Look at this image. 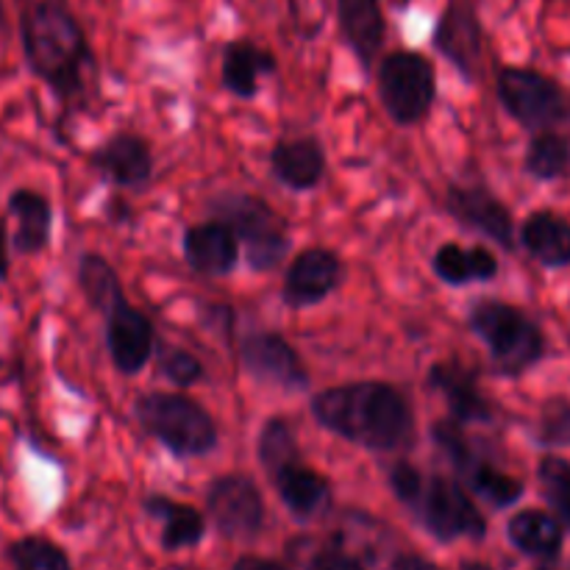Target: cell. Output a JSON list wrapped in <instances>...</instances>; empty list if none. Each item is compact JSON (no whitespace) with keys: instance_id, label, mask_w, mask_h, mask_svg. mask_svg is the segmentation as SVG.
Segmentation results:
<instances>
[{"instance_id":"32","label":"cell","mask_w":570,"mask_h":570,"mask_svg":"<svg viewBox=\"0 0 570 570\" xmlns=\"http://www.w3.org/2000/svg\"><path fill=\"white\" fill-rule=\"evenodd\" d=\"M11 562L17 570H70L65 551L45 538H26L11 546Z\"/></svg>"},{"instance_id":"42","label":"cell","mask_w":570,"mask_h":570,"mask_svg":"<svg viewBox=\"0 0 570 570\" xmlns=\"http://www.w3.org/2000/svg\"><path fill=\"white\" fill-rule=\"evenodd\" d=\"M0 20H3V0H0Z\"/></svg>"},{"instance_id":"27","label":"cell","mask_w":570,"mask_h":570,"mask_svg":"<svg viewBox=\"0 0 570 570\" xmlns=\"http://www.w3.org/2000/svg\"><path fill=\"white\" fill-rule=\"evenodd\" d=\"M510 540L529 557H540V560H551L560 554L562 549V527L557 518L540 510H523L507 527Z\"/></svg>"},{"instance_id":"40","label":"cell","mask_w":570,"mask_h":570,"mask_svg":"<svg viewBox=\"0 0 570 570\" xmlns=\"http://www.w3.org/2000/svg\"><path fill=\"white\" fill-rule=\"evenodd\" d=\"M460 570H493V568L484 566V562H462Z\"/></svg>"},{"instance_id":"4","label":"cell","mask_w":570,"mask_h":570,"mask_svg":"<svg viewBox=\"0 0 570 570\" xmlns=\"http://www.w3.org/2000/svg\"><path fill=\"white\" fill-rule=\"evenodd\" d=\"M134 417L170 454L189 460L217 449V423L198 401L181 393H145L134 401Z\"/></svg>"},{"instance_id":"18","label":"cell","mask_w":570,"mask_h":570,"mask_svg":"<svg viewBox=\"0 0 570 570\" xmlns=\"http://www.w3.org/2000/svg\"><path fill=\"white\" fill-rule=\"evenodd\" d=\"M184 259L200 276H228L239 265V243L223 220L195 223L184 232Z\"/></svg>"},{"instance_id":"39","label":"cell","mask_w":570,"mask_h":570,"mask_svg":"<svg viewBox=\"0 0 570 570\" xmlns=\"http://www.w3.org/2000/svg\"><path fill=\"white\" fill-rule=\"evenodd\" d=\"M234 570H284V568L271 560H254V557H248V560H239Z\"/></svg>"},{"instance_id":"23","label":"cell","mask_w":570,"mask_h":570,"mask_svg":"<svg viewBox=\"0 0 570 570\" xmlns=\"http://www.w3.org/2000/svg\"><path fill=\"white\" fill-rule=\"evenodd\" d=\"M273 484H276L278 499L284 501L289 512L295 518H312L328 504L332 499V484L323 473H317L315 468L304 465V460H295L289 465L278 468L273 473Z\"/></svg>"},{"instance_id":"35","label":"cell","mask_w":570,"mask_h":570,"mask_svg":"<svg viewBox=\"0 0 570 570\" xmlns=\"http://www.w3.org/2000/svg\"><path fill=\"white\" fill-rule=\"evenodd\" d=\"M423 482H426V476H423L415 465H410V462L401 460L390 468V488H393L395 499H399L401 504H406V507L415 504Z\"/></svg>"},{"instance_id":"16","label":"cell","mask_w":570,"mask_h":570,"mask_svg":"<svg viewBox=\"0 0 570 570\" xmlns=\"http://www.w3.org/2000/svg\"><path fill=\"white\" fill-rule=\"evenodd\" d=\"M89 165L115 187L139 189L154 176V150L139 134L117 131L89 154Z\"/></svg>"},{"instance_id":"8","label":"cell","mask_w":570,"mask_h":570,"mask_svg":"<svg viewBox=\"0 0 570 570\" xmlns=\"http://www.w3.org/2000/svg\"><path fill=\"white\" fill-rule=\"evenodd\" d=\"M432 438L434 443H438V449L449 456L451 465L456 468V473L465 479L468 488H471L479 499H484L488 504L499 507L501 510V507L515 504L523 495L521 479L510 476V473H504L501 468H495L493 462L482 460V456L476 454V449L471 445V440L465 438L460 423H454L451 417L449 421L432 423Z\"/></svg>"},{"instance_id":"26","label":"cell","mask_w":570,"mask_h":570,"mask_svg":"<svg viewBox=\"0 0 570 570\" xmlns=\"http://www.w3.org/2000/svg\"><path fill=\"white\" fill-rule=\"evenodd\" d=\"M148 515L161 521V546L167 551L189 549V546L200 543L206 532V521L195 507L178 504V501L165 499V495H150L145 501Z\"/></svg>"},{"instance_id":"30","label":"cell","mask_w":570,"mask_h":570,"mask_svg":"<svg viewBox=\"0 0 570 570\" xmlns=\"http://www.w3.org/2000/svg\"><path fill=\"white\" fill-rule=\"evenodd\" d=\"M256 454H259L262 468L267 471V476L278 471V468L289 465V462L301 460L298 438H295V429L287 417L273 415L267 417L265 426L259 429V440H256Z\"/></svg>"},{"instance_id":"11","label":"cell","mask_w":570,"mask_h":570,"mask_svg":"<svg viewBox=\"0 0 570 570\" xmlns=\"http://www.w3.org/2000/svg\"><path fill=\"white\" fill-rule=\"evenodd\" d=\"M206 507H209V515L217 529L234 540L254 538L265 523V499L254 479L243 476V473L217 476L206 493Z\"/></svg>"},{"instance_id":"41","label":"cell","mask_w":570,"mask_h":570,"mask_svg":"<svg viewBox=\"0 0 570 570\" xmlns=\"http://www.w3.org/2000/svg\"><path fill=\"white\" fill-rule=\"evenodd\" d=\"M390 3H393V6H399V9H404V6L410 3V0H390Z\"/></svg>"},{"instance_id":"1","label":"cell","mask_w":570,"mask_h":570,"mask_svg":"<svg viewBox=\"0 0 570 570\" xmlns=\"http://www.w3.org/2000/svg\"><path fill=\"white\" fill-rule=\"evenodd\" d=\"M309 410L317 426L376 454L410 451L417 440L410 399L387 382H348L321 390L312 395Z\"/></svg>"},{"instance_id":"37","label":"cell","mask_w":570,"mask_h":570,"mask_svg":"<svg viewBox=\"0 0 570 570\" xmlns=\"http://www.w3.org/2000/svg\"><path fill=\"white\" fill-rule=\"evenodd\" d=\"M393 570H440V568H434L432 562L423 560V557H415V554H401L399 560L393 562Z\"/></svg>"},{"instance_id":"3","label":"cell","mask_w":570,"mask_h":570,"mask_svg":"<svg viewBox=\"0 0 570 570\" xmlns=\"http://www.w3.org/2000/svg\"><path fill=\"white\" fill-rule=\"evenodd\" d=\"M471 332L488 345L501 376H523L546 356V334L527 312L499 298H482L468 312Z\"/></svg>"},{"instance_id":"25","label":"cell","mask_w":570,"mask_h":570,"mask_svg":"<svg viewBox=\"0 0 570 570\" xmlns=\"http://www.w3.org/2000/svg\"><path fill=\"white\" fill-rule=\"evenodd\" d=\"M434 276L440 282L451 284V287H465L473 282H490L499 276V259L490 248L484 245H465L460 243H445L434 250Z\"/></svg>"},{"instance_id":"2","label":"cell","mask_w":570,"mask_h":570,"mask_svg":"<svg viewBox=\"0 0 570 570\" xmlns=\"http://www.w3.org/2000/svg\"><path fill=\"white\" fill-rule=\"evenodd\" d=\"M20 42L31 72L56 98L65 104L83 98L95 56L87 31L65 0H31L20 14Z\"/></svg>"},{"instance_id":"6","label":"cell","mask_w":570,"mask_h":570,"mask_svg":"<svg viewBox=\"0 0 570 570\" xmlns=\"http://www.w3.org/2000/svg\"><path fill=\"white\" fill-rule=\"evenodd\" d=\"M376 89L395 126H417L438 100L434 65L417 50H395L379 61Z\"/></svg>"},{"instance_id":"36","label":"cell","mask_w":570,"mask_h":570,"mask_svg":"<svg viewBox=\"0 0 570 570\" xmlns=\"http://www.w3.org/2000/svg\"><path fill=\"white\" fill-rule=\"evenodd\" d=\"M306 570H365V568H362L354 557L343 554V551L328 549V551H321V554L312 557L309 568Z\"/></svg>"},{"instance_id":"33","label":"cell","mask_w":570,"mask_h":570,"mask_svg":"<svg viewBox=\"0 0 570 570\" xmlns=\"http://www.w3.org/2000/svg\"><path fill=\"white\" fill-rule=\"evenodd\" d=\"M538 443L551 445H570V401L557 395L549 399L540 410L538 417Z\"/></svg>"},{"instance_id":"31","label":"cell","mask_w":570,"mask_h":570,"mask_svg":"<svg viewBox=\"0 0 570 570\" xmlns=\"http://www.w3.org/2000/svg\"><path fill=\"white\" fill-rule=\"evenodd\" d=\"M540 488H543L546 501L554 507L557 518L570 527V462L562 456H543L538 468Z\"/></svg>"},{"instance_id":"34","label":"cell","mask_w":570,"mask_h":570,"mask_svg":"<svg viewBox=\"0 0 570 570\" xmlns=\"http://www.w3.org/2000/svg\"><path fill=\"white\" fill-rule=\"evenodd\" d=\"M156 367H159L161 376L167 379L176 387H193L204 379V365L195 354L184 348H161L159 360H156Z\"/></svg>"},{"instance_id":"20","label":"cell","mask_w":570,"mask_h":570,"mask_svg":"<svg viewBox=\"0 0 570 570\" xmlns=\"http://www.w3.org/2000/svg\"><path fill=\"white\" fill-rule=\"evenodd\" d=\"M337 22L345 45L362 65L371 67L387 37L382 0H337Z\"/></svg>"},{"instance_id":"21","label":"cell","mask_w":570,"mask_h":570,"mask_svg":"<svg viewBox=\"0 0 570 570\" xmlns=\"http://www.w3.org/2000/svg\"><path fill=\"white\" fill-rule=\"evenodd\" d=\"M278 67L271 50L259 48L250 39H234L226 45L220 61V81L237 98H254L262 89V78L273 76Z\"/></svg>"},{"instance_id":"22","label":"cell","mask_w":570,"mask_h":570,"mask_svg":"<svg viewBox=\"0 0 570 570\" xmlns=\"http://www.w3.org/2000/svg\"><path fill=\"white\" fill-rule=\"evenodd\" d=\"M9 215L14 217V245L17 254H42L53 234V206L37 189H14L9 198Z\"/></svg>"},{"instance_id":"28","label":"cell","mask_w":570,"mask_h":570,"mask_svg":"<svg viewBox=\"0 0 570 570\" xmlns=\"http://www.w3.org/2000/svg\"><path fill=\"white\" fill-rule=\"evenodd\" d=\"M78 287L95 312H109L117 301L126 298L122 284L111 262L100 254H83L78 259Z\"/></svg>"},{"instance_id":"24","label":"cell","mask_w":570,"mask_h":570,"mask_svg":"<svg viewBox=\"0 0 570 570\" xmlns=\"http://www.w3.org/2000/svg\"><path fill=\"white\" fill-rule=\"evenodd\" d=\"M521 245L543 267L570 265V220L551 209L532 212L521 226Z\"/></svg>"},{"instance_id":"14","label":"cell","mask_w":570,"mask_h":570,"mask_svg":"<svg viewBox=\"0 0 570 570\" xmlns=\"http://www.w3.org/2000/svg\"><path fill=\"white\" fill-rule=\"evenodd\" d=\"M345 276L343 259L332 248H306L284 273L282 298L289 309H306L326 301Z\"/></svg>"},{"instance_id":"10","label":"cell","mask_w":570,"mask_h":570,"mask_svg":"<svg viewBox=\"0 0 570 570\" xmlns=\"http://www.w3.org/2000/svg\"><path fill=\"white\" fill-rule=\"evenodd\" d=\"M239 365L256 382L287 393H304L309 387V371L289 340L276 332L245 334L239 343Z\"/></svg>"},{"instance_id":"38","label":"cell","mask_w":570,"mask_h":570,"mask_svg":"<svg viewBox=\"0 0 570 570\" xmlns=\"http://www.w3.org/2000/svg\"><path fill=\"white\" fill-rule=\"evenodd\" d=\"M9 278V234H6V220L0 217V282Z\"/></svg>"},{"instance_id":"7","label":"cell","mask_w":570,"mask_h":570,"mask_svg":"<svg viewBox=\"0 0 570 570\" xmlns=\"http://www.w3.org/2000/svg\"><path fill=\"white\" fill-rule=\"evenodd\" d=\"M495 95L507 115L529 131H549L566 115V95L554 78L532 67H501Z\"/></svg>"},{"instance_id":"29","label":"cell","mask_w":570,"mask_h":570,"mask_svg":"<svg viewBox=\"0 0 570 570\" xmlns=\"http://www.w3.org/2000/svg\"><path fill=\"white\" fill-rule=\"evenodd\" d=\"M523 167L538 181H560L570 176V139L557 131H538L527 148Z\"/></svg>"},{"instance_id":"13","label":"cell","mask_w":570,"mask_h":570,"mask_svg":"<svg viewBox=\"0 0 570 570\" xmlns=\"http://www.w3.org/2000/svg\"><path fill=\"white\" fill-rule=\"evenodd\" d=\"M106 321V348L109 360L122 376H137L150 356L156 354V328L142 309L128 298L117 301L109 312H104Z\"/></svg>"},{"instance_id":"15","label":"cell","mask_w":570,"mask_h":570,"mask_svg":"<svg viewBox=\"0 0 570 570\" xmlns=\"http://www.w3.org/2000/svg\"><path fill=\"white\" fill-rule=\"evenodd\" d=\"M445 212L456 223L484 234L501 248H515V223H512L510 209L488 187L451 184L445 193Z\"/></svg>"},{"instance_id":"5","label":"cell","mask_w":570,"mask_h":570,"mask_svg":"<svg viewBox=\"0 0 570 570\" xmlns=\"http://www.w3.org/2000/svg\"><path fill=\"white\" fill-rule=\"evenodd\" d=\"M215 220H223L237 237L250 271H276L289 250V232L284 217L267 200L248 193H228L212 204Z\"/></svg>"},{"instance_id":"12","label":"cell","mask_w":570,"mask_h":570,"mask_svg":"<svg viewBox=\"0 0 570 570\" xmlns=\"http://www.w3.org/2000/svg\"><path fill=\"white\" fill-rule=\"evenodd\" d=\"M434 48L468 81H476L484 59V28L471 0H449L432 33Z\"/></svg>"},{"instance_id":"17","label":"cell","mask_w":570,"mask_h":570,"mask_svg":"<svg viewBox=\"0 0 570 570\" xmlns=\"http://www.w3.org/2000/svg\"><path fill=\"white\" fill-rule=\"evenodd\" d=\"M429 384L443 395L449 417L460 426L493 421V404L479 387L476 373L468 371L460 362H434L432 371H429Z\"/></svg>"},{"instance_id":"9","label":"cell","mask_w":570,"mask_h":570,"mask_svg":"<svg viewBox=\"0 0 570 570\" xmlns=\"http://www.w3.org/2000/svg\"><path fill=\"white\" fill-rule=\"evenodd\" d=\"M412 510L421 515L423 527L440 540L484 538L488 523L468 490L449 476H432L423 482Z\"/></svg>"},{"instance_id":"19","label":"cell","mask_w":570,"mask_h":570,"mask_svg":"<svg viewBox=\"0 0 570 570\" xmlns=\"http://www.w3.org/2000/svg\"><path fill=\"white\" fill-rule=\"evenodd\" d=\"M273 176L293 193H309L326 178L328 159L321 139L295 137L282 139L271 150Z\"/></svg>"}]
</instances>
